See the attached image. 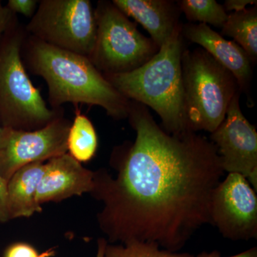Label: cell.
I'll return each mask as SVG.
<instances>
[{"label": "cell", "mask_w": 257, "mask_h": 257, "mask_svg": "<svg viewBox=\"0 0 257 257\" xmlns=\"http://www.w3.org/2000/svg\"><path fill=\"white\" fill-rule=\"evenodd\" d=\"M239 92L231 99L224 121L211 140L217 149L224 172L242 175L257 189V133L239 105Z\"/></svg>", "instance_id": "30bf717a"}, {"label": "cell", "mask_w": 257, "mask_h": 257, "mask_svg": "<svg viewBox=\"0 0 257 257\" xmlns=\"http://www.w3.org/2000/svg\"><path fill=\"white\" fill-rule=\"evenodd\" d=\"M28 62L32 72L46 81L52 106L64 103L101 106L109 116H128L131 101L120 94L87 57L32 38Z\"/></svg>", "instance_id": "7a4b0ae2"}, {"label": "cell", "mask_w": 257, "mask_h": 257, "mask_svg": "<svg viewBox=\"0 0 257 257\" xmlns=\"http://www.w3.org/2000/svg\"><path fill=\"white\" fill-rule=\"evenodd\" d=\"M3 127H2L1 126H0V137H1L2 134H3Z\"/></svg>", "instance_id": "484cf974"}, {"label": "cell", "mask_w": 257, "mask_h": 257, "mask_svg": "<svg viewBox=\"0 0 257 257\" xmlns=\"http://www.w3.org/2000/svg\"><path fill=\"white\" fill-rule=\"evenodd\" d=\"M211 225L226 239H256L257 197L248 181L239 174L229 173L213 192Z\"/></svg>", "instance_id": "9c48e42d"}, {"label": "cell", "mask_w": 257, "mask_h": 257, "mask_svg": "<svg viewBox=\"0 0 257 257\" xmlns=\"http://www.w3.org/2000/svg\"><path fill=\"white\" fill-rule=\"evenodd\" d=\"M54 255V251L48 250L40 253L33 246L27 243H15L5 249L3 257H50Z\"/></svg>", "instance_id": "d6986e66"}, {"label": "cell", "mask_w": 257, "mask_h": 257, "mask_svg": "<svg viewBox=\"0 0 257 257\" xmlns=\"http://www.w3.org/2000/svg\"><path fill=\"white\" fill-rule=\"evenodd\" d=\"M8 182L0 175V222L10 220L8 210Z\"/></svg>", "instance_id": "44dd1931"}, {"label": "cell", "mask_w": 257, "mask_h": 257, "mask_svg": "<svg viewBox=\"0 0 257 257\" xmlns=\"http://www.w3.org/2000/svg\"><path fill=\"white\" fill-rule=\"evenodd\" d=\"M180 25L158 52L139 68L126 73L104 74L126 99L151 107L167 133L191 131L184 114L182 56L183 35Z\"/></svg>", "instance_id": "3957f363"}, {"label": "cell", "mask_w": 257, "mask_h": 257, "mask_svg": "<svg viewBox=\"0 0 257 257\" xmlns=\"http://www.w3.org/2000/svg\"><path fill=\"white\" fill-rule=\"evenodd\" d=\"M128 116L136 140L116 178L94 172L92 193L104 203L99 226L109 242H154L176 252L211 224V198L224 174L220 157L196 132L167 133L140 103L131 102Z\"/></svg>", "instance_id": "6da1fadb"}, {"label": "cell", "mask_w": 257, "mask_h": 257, "mask_svg": "<svg viewBox=\"0 0 257 257\" xmlns=\"http://www.w3.org/2000/svg\"><path fill=\"white\" fill-rule=\"evenodd\" d=\"M221 34L232 37L236 43L246 52L250 61L257 57L256 7L228 15L221 28Z\"/></svg>", "instance_id": "9a60e30c"}, {"label": "cell", "mask_w": 257, "mask_h": 257, "mask_svg": "<svg viewBox=\"0 0 257 257\" xmlns=\"http://www.w3.org/2000/svg\"><path fill=\"white\" fill-rule=\"evenodd\" d=\"M113 4L140 23L159 49L179 25L175 4L165 0H114Z\"/></svg>", "instance_id": "4fadbf2b"}, {"label": "cell", "mask_w": 257, "mask_h": 257, "mask_svg": "<svg viewBox=\"0 0 257 257\" xmlns=\"http://www.w3.org/2000/svg\"><path fill=\"white\" fill-rule=\"evenodd\" d=\"M95 130L85 115L77 113L73 123L69 126L67 137L69 155L79 162L92 160L97 149Z\"/></svg>", "instance_id": "2e32d148"}, {"label": "cell", "mask_w": 257, "mask_h": 257, "mask_svg": "<svg viewBox=\"0 0 257 257\" xmlns=\"http://www.w3.org/2000/svg\"><path fill=\"white\" fill-rule=\"evenodd\" d=\"M23 43L15 23L0 44V126L40 128L58 116L29 78L21 57Z\"/></svg>", "instance_id": "5b68a950"}, {"label": "cell", "mask_w": 257, "mask_h": 257, "mask_svg": "<svg viewBox=\"0 0 257 257\" xmlns=\"http://www.w3.org/2000/svg\"><path fill=\"white\" fill-rule=\"evenodd\" d=\"M95 46L90 57L104 74L126 73L143 66L159 47L139 31L113 3L101 2L95 10Z\"/></svg>", "instance_id": "8992f818"}, {"label": "cell", "mask_w": 257, "mask_h": 257, "mask_svg": "<svg viewBox=\"0 0 257 257\" xmlns=\"http://www.w3.org/2000/svg\"><path fill=\"white\" fill-rule=\"evenodd\" d=\"M15 23L14 13L0 1V44L5 34Z\"/></svg>", "instance_id": "7402d4cb"}, {"label": "cell", "mask_w": 257, "mask_h": 257, "mask_svg": "<svg viewBox=\"0 0 257 257\" xmlns=\"http://www.w3.org/2000/svg\"><path fill=\"white\" fill-rule=\"evenodd\" d=\"M94 188V172L83 167L69 154H64L45 164V172L37 190V204L42 207L46 202L92 192Z\"/></svg>", "instance_id": "8fae6325"}, {"label": "cell", "mask_w": 257, "mask_h": 257, "mask_svg": "<svg viewBox=\"0 0 257 257\" xmlns=\"http://www.w3.org/2000/svg\"><path fill=\"white\" fill-rule=\"evenodd\" d=\"M182 69L184 114L189 130L214 133L239 92L236 79L202 48L184 50Z\"/></svg>", "instance_id": "277c9868"}, {"label": "cell", "mask_w": 257, "mask_h": 257, "mask_svg": "<svg viewBox=\"0 0 257 257\" xmlns=\"http://www.w3.org/2000/svg\"><path fill=\"white\" fill-rule=\"evenodd\" d=\"M33 38L87 57L95 46V10L88 0H43L27 27Z\"/></svg>", "instance_id": "52a82bcc"}, {"label": "cell", "mask_w": 257, "mask_h": 257, "mask_svg": "<svg viewBox=\"0 0 257 257\" xmlns=\"http://www.w3.org/2000/svg\"><path fill=\"white\" fill-rule=\"evenodd\" d=\"M104 257H194L162 249L156 243L131 241L124 245L106 244Z\"/></svg>", "instance_id": "ac0fdd59"}, {"label": "cell", "mask_w": 257, "mask_h": 257, "mask_svg": "<svg viewBox=\"0 0 257 257\" xmlns=\"http://www.w3.org/2000/svg\"><path fill=\"white\" fill-rule=\"evenodd\" d=\"M182 35L202 47L229 70L240 89H246L251 77V61L236 42L226 40L204 24H187L182 28Z\"/></svg>", "instance_id": "7c38bea8"}, {"label": "cell", "mask_w": 257, "mask_h": 257, "mask_svg": "<svg viewBox=\"0 0 257 257\" xmlns=\"http://www.w3.org/2000/svg\"><path fill=\"white\" fill-rule=\"evenodd\" d=\"M45 172V164L38 162L17 171L8 184V210L10 219L30 217L41 212L36 202L37 188Z\"/></svg>", "instance_id": "5bb4252c"}, {"label": "cell", "mask_w": 257, "mask_h": 257, "mask_svg": "<svg viewBox=\"0 0 257 257\" xmlns=\"http://www.w3.org/2000/svg\"><path fill=\"white\" fill-rule=\"evenodd\" d=\"M256 5V0H226L222 5L225 11H233V13L243 11L248 5Z\"/></svg>", "instance_id": "603a6c76"}, {"label": "cell", "mask_w": 257, "mask_h": 257, "mask_svg": "<svg viewBox=\"0 0 257 257\" xmlns=\"http://www.w3.org/2000/svg\"><path fill=\"white\" fill-rule=\"evenodd\" d=\"M177 5L190 22L222 28L227 20L224 8L215 0H182Z\"/></svg>", "instance_id": "e0dca14e"}, {"label": "cell", "mask_w": 257, "mask_h": 257, "mask_svg": "<svg viewBox=\"0 0 257 257\" xmlns=\"http://www.w3.org/2000/svg\"><path fill=\"white\" fill-rule=\"evenodd\" d=\"M70 124L60 117L35 131L3 128L0 137V175L9 182L24 166L67 153Z\"/></svg>", "instance_id": "ba28073f"}, {"label": "cell", "mask_w": 257, "mask_h": 257, "mask_svg": "<svg viewBox=\"0 0 257 257\" xmlns=\"http://www.w3.org/2000/svg\"><path fill=\"white\" fill-rule=\"evenodd\" d=\"M196 257H222L221 256L220 253L218 251H213L211 252H202L198 254ZM229 257H257V248L252 247L249 249L246 250L243 252L238 253V254L234 255V256Z\"/></svg>", "instance_id": "cb8c5ba5"}, {"label": "cell", "mask_w": 257, "mask_h": 257, "mask_svg": "<svg viewBox=\"0 0 257 257\" xmlns=\"http://www.w3.org/2000/svg\"><path fill=\"white\" fill-rule=\"evenodd\" d=\"M37 1L35 0H10L7 7L14 14L20 13L26 17H33L36 11Z\"/></svg>", "instance_id": "ffe728a7"}, {"label": "cell", "mask_w": 257, "mask_h": 257, "mask_svg": "<svg viewBox=\"0 0 257 257\" xmlns=\"http://www.w3.org/2000/svg\"><path fill=\"white\" fill-rule=\"evenodd\" d=\"M106 244H107V242H106V239H99L98 240L97 253H96V257H104Z\"/></svg>", "instance_id": "d4e9b609"}]
</instances>
